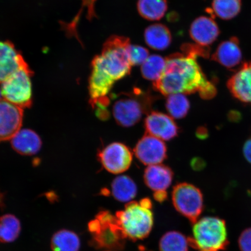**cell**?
I'll list each match as a JSON object with an SVG mask.
<instances>
[{
  "label": "cell",
  "mask_w": 251,
  "mask_h": 251,
  "mask_svg": "<svg viewBox=\"0 0 251 251\" xmlns=\"http://www.w3.org/2000/svg\"><path fill=\"white\" fill-rule=\"evenodd\" d=\"M130 46L127 37L112 36L103 44L101 54L93 59L89 84L93 108L96 103L109 101L108 95L115 83L130 74Z\"/></svg>",
  "instance_id": "6da1fadb"
},
{
  "label": "cell",
  "mask_w": 251,
  "mask_h": 251,
  "mask_svg": "<svg viewBox=\"0 0 251 251\" xmlns=\"http://www.w3.org/2000/svg\"><path fill=\"white\" fill-rule=\"evenodd\" d=\"M197 58L184 53L169 56L161 77L153 82L154 89L165 96L199 92L203 99L213 98L216 94V87L203 73Z\"/></svg>",
  "instance_id": "7a4b0ae2"
},
{
  "label": "cell",
  "mask_w": 251,
  "mask_h": 251,
  "mask_svg": "<svg viewBox=\"0 0 251 251\" xmlns=\"http://www.w3.org/2000/svg\"><path fill=\"white\" fill-rule=\"evenodd\" d=\"M193 237H188V244L199 251H221L229 244L226 224L217 217H205L194 224Z\"/></svg>",
  "instance_id": "3957f363"
},
{
  "label": "cell",
  "mask_w": 251,
  "mask_h": 251,
  "mask_svg": "<svg viewBox=\"0 0 251 251\" xmlns=\"http://www.w3.org/2000/svg\"><path fill=\"white\" fill-rule=\"evenodd\" d=\"M88 226L92 234L90 244L94 247L112 250L124 249L127 238L116 216L108 211L100 212Z\"/></svg>",
  "instance_id": "277c9868"
},
{
  "label": "cell",
  "mask_w": 251,
  "mask_h": 251,
  "mask_svg": "<svg viewBox=\"0 0 251 251\" xmlns=\"http://www.w3.org/2000/svg\"><path fill=\"white\" fill-rule=\"evenodd\" d=\"M153 97L148 92L135 89L125 94L113 106V115L117 123L124 127H130L138 123L144 114L151 108Z\"/></svg>",
  "instance_id": "5b68a950"
},
{
  "label": "cell",
  "mask_w": 251,
  "mask_h": 251,
  "mask_svg": "<svg viewBox=\"0 0 251 251\" xmlns=\"http://www.w3.org/2000/svg\"><path fill=\"white\" fill-rule=\"evenodd\" d=\"M119 224L127 238L133 241L148 237L153 225V213L139 202H128L122 211L116 213Z\"/></svg>",
  "instance_id": "8992f818"
},
{
  "label": "cell",
  "mask_w": 251,
  "mask_h": 251,
  "mask_svg": "<svg viewBox=\"0 0 251 251\" xmlns=\"http://www.w3.org/2000/svg\"><path fill=\"white\" fill-rule=\"evenodd\" d=\"M30 68L21 69L7 78L1 86L3 99L22 109L32 104V86Z\"/></svg>",
  "instance_id": "52a82bcc"
},
{
  "label": "cell",
  "mask_w": 251,
  "mask_h": 251,
  "mask_svg": "<svg viewBox=\"0 0 251 251\" xmlns=\"http://www.w3.org/2000/svg\"><path fill=\"white\" fill-rule=\"evenodd\" d=\"M172 201L175 209L193 224L198 221L203 209L201 191L192 184L176 185L173 190Z\"/></svg>",
  "instance_id": "ba28073f"
},
{
  "label": "cell",
  "mask_w": 251,
  "mask_h": 251,
  "mask_svg": "<svg viewBox=\"0 0 251 251\" xmlns=\"http://www.w3.org/2000/svg\"><path fill=\"white\" fill-rule=\"evenodd\" d=\"M99 159L106 171L114 174L126 171L132 162L133 155L124 144H109L99 153Z\"/></svg>",
  "instance_id": "9c48e42d"
},
{
  "label": "cell",
  "mask_w": 251,
  "mask_h": 251,
  "mask_svg": "<svg viewBox=\"0 0 251 251\" xmlns=\"http://www.w3.org/2000/svg\"><path fill=\"white\" fill-rule=\"evenodd\" d=\"M134 151L141 162L151 166L160 164L164 161L167 149L162 140L147 134L137 143Z\"/></svg>",
  "instance_id": "30bf717a"
},
{
  "label": "cell",
  "mask_w": 251,
  "mask_h": 251,
  "mask_svg": "<svg viewBox=\"0 0 251 251\" xmlns=\"http://www.w3.org/2000/svg\"><path fill=\"white\" fill-rule=\"evenodd\" d=\"M23 109L13 103L0 100V142L11 140L21 130Z\"/></svg>",
  "instance_id": "8fae6325"
},
{
  "label": "cell",
  "mask_w": 251,
  "mask_h": 251,
  "mask_svg": "<svg viewBox=\"0 0 251 251\" xmlns=\"http://www.w3.org/2000/svg\"><path fill=\"white\" fill-rule=\"evenodd\" d=\"M29 67L13 44L0 40V83L4 82L16 72Z\"/></svg>",
  "instance_id": "7c38bea8"
},
{
  "label": "cell",
  "mask_w": 251,
  "mask_h": 251,
  "mask_svg": "<svg viewBox=\"0 0 251 251\" xmlns=\"http://www.w3.org/2000/svg\"><path fill=\"white\" fill-rule=\"evenodd\" d=\"M147 134L163 140H170L177 136L178 128L174 119L159 112H150L145 120Z\"/></svg>",
  "instance_id": "4fadbf2b"
},
{
  "label": "cell",
  "mask_w": 251,
  "mask_h": 251,
  "mask_svg": "<svg viewBox=\"0 0 251 251\" xmlns=\"http://www.w3.org/2000/svg\"><path fill=\"white\" fill-rule=\"evenodd\" d=\"M228 90L239 101L251 103V61L245 63L228 80Z\"/></svg>",
  "instance_id": "5bb4252c"
},
{
  "label": "cell",
  "mask_w": 251,
  "mask_h": 251,
  "mask_svg": "<svg viewBox=\"0 0 251 251\" xmlns=\"http://www.w3.org/2000/svg\"><path fill=\"white\" fill-rule=\"evenodd\" d=\"M190 34L198 45L208 47L211 45L219 34L218 25L213 19L207 17H201L194 20L191 24Z\"/></svg>",
  "instance_id": "9a60e30c"
},
{
  "label": "cell",
  "mask_w": 251,
  "mask_h": 251,
  "mask_svg": "<svg viewBox=\"0 0 251 251\" xmlns=\"http://www.w3.org/2000/svg\"><path fill=\"white\" fill-rule=\"evenodd\" d=\"M174 177L171 169L165 165L149 166L144 172V181L153 191H166L171 186Z\"/></svg>",
  "instance_id": "2e32d148"
},
{
  "label": "cell",
  "mask_w": 251,
  "mask_h": 251,
  "mask_svg": "<svg viewBox=\"0 0 251 251\" xmlns=\"http://www.w3.org/2000/svg\"><path fill=\"white\" fill-rule=\"evenodd\" d=\"M213 60L227 68L239 64L242 59V52L237 38H231L220 45L212 55Z\"/></svg>",
  "instance_id": "e0dca14e"
},
{
  "label": "cell",
  "mask_w": 251,
  "mask_h": 251,
  "mask_svg": "<svg viewBox=\"0 0 251 251\" xmlns=\"http://www.w3.org/2000/svg\"><path fill=\"white\" fill-rule=\"evenodd\" d=\"M11 140L14 150L24 155L35 154L42 147L40 137L29 129L20 130Z\"/></svg>",
  "instance_id": "ac0fdd59"
},
{
  "label": "cell",
  "mask_w": 251,
  "mask_h": 251,
  "mask_svg": "<svg viewBox=\"0 0 251 251\" xmlns=\"http://www.w3.org/2000/svg\"><path fill=\"white\" fill-rule=\"evenodd\" d=\"M144 39L150 48L162 51L171 45L172 35L170 30L165 25L156 24L147 28L144 32Z\"/></svg>",
  "instance_id": "d6986e66"
},
{
  "label": "cell",
  "mask_w": 251,
  "mask_h": 251,
  "mask_svg": "<svg viewBox=\"0 0 251 251\" xmlns=\"http://www.w3.org/2000/svg\"><path fill=\"white\" fill-rule=\"evenodd\" d=\"M139 13L143 18L151 21H159L164 17L168 9L167 0H139Z\"/></svg>",
  "instance_id": "ffe728a7"
},
{
  "label": "cell",
  "mask_w": 251,
  "mask_h": 251,
  "mask_svg": "<svg viewBox=\"0 0 251 251\" xmlns=\"http://www.w3.org/2000/svg\"><path fill=\"white\" fill-rule=\"evenodd\" d=\"M137 192L136 184L127 176H119L112 182V195L119 201L129 202L136 197Z\"/></svg>",
  "instance_id": "44dd1931"
},
{
  "label": "cell",
  "mask_w": 251,
  "mask_h": 251,
  "mask_svg": "<svg viewBox=\"0 0 251 251\" xmlns=\"http://www.w3.org/2000/svg\"><path fill=\"white\" fill-rule=\"evenodd\" d=\"M51 247L52 251H78L80 247V238L73 231L59 230L53 235Z\"/></svg>",
  "instance_id": "7402d4cb"
},
{
  "label": "cell",
  "mask_w": 251,
  "mask_h": 251,
  "mask_svg": "<svg viewBox=\"0 0 251 251\" xmlns=\"http://www.w3.org/2000/svg\"><path fill=\"white\" fill-rule=\"evenodd\" d=\"M21 226L15 216L8 214L0 217V242H13L20 235Z\"/></svg>",
  "instance_id": "603a6c76"
},
{
  "label": "cell",
  "mask_w": 251,
  "mask_h": 251,
  "mask_svg": "<svg viewBox=\"0 0 251 251\" xmlns=\"http://www.w3.org/2000/svg\"><path fill=\"white\" fill-rule=\"evenodd\" d=\"M165 66L166 58L159 55H150L141 65V74L146 79L155 82L161 77Z\"/></svg>",
  "instance_id": "cb8c5ba5"
},
{
  "label": "cell",
  "mask_w": 251,
  "mask_h": 251,
  "mask_svg": "<svg viewBox=\"0 0 251 251\" xmlns=\"http://www.w3.org/2000/svg\"><path fill=\"white\" fill-rule=\"evenodd\" d=\"M188 238L177 231H169L159 241L160 251H188Z\"/></svg>",
  "instance_id": "d4e9b609"
},
{
  "label": "cell",
  "mask_w": 251,
  "mask_h": 251,
  "mask_svg": "<svg viewBox=\"0 0 251 251\" xmlns=\"http://www.w3.org/2000/svg\"><path fill=\"white\" fill-rule=\"evenodd\" d=\"M166 107L172 118L181 119L186 117L190 105L184 94H175L168 96Z\"/></svg>",
  "instance_id": "484cf974"
},
{
  "label": "cell",
  "mask_w": 251,
  "mask_h": 251,
  "mask_svg": "<svg viewBox=\"0 0 251 251\" xmlns=\"http://www.w3.org/2000/svg\"><path fill=\"white\" fill-rule=\"evenodd\" d=\"M241 0H213L212 9L214 14L222 20L233 19L239 14Z\"/></svg>",
  "instance_id": "4316f807"
},
{
  "label": "cell",
  "mask_w": 251,
  "mask_h": 251,
  "mask_svg": "<svg viewBox=\"0 0 251 251\" xmlns=\"http://www.w3.org/2000/svg\"><path fill=\"white\" fill-rule=\"evenodd\" d=\"M129 56L132 66L142 65L149 57L150 53L148 50L142 46L131 45Z\"/></svg>",
  "instance_id": "83f0119b"
},
{
  "label": "cell",
  "mask_w": 251,
  "mask_h": 251,
  "mask_svg": "<svg viewBox=\"0 0 251 251\" xmlns=\"http://www.w3.org/2000/svg\"><path fill=\"white\" fill-rule=\"evenodd\" d=\"M241 251H251V228L246 229L238 239Z\"/></svg>",
  "instance_id": "f1b7e54d"
},
{
  "label": "cell",
  "mask_w": 251,
  "mask_h": 251,
  "mask_svg": "<svg viewBox=\"0 0 251 251\" xmlns=\"http://www.w3.org/2000/svg\"><path fill=\"white\" fill-rule=\"evenodd\" d=\"M243 153L247 161L251 164V136L247 139L243 147Z\"/></svg>",
  "instance_id": "f546056e"
},
{
  "label": "cell",
  "mask_w": 251,
  "mask_h": 251,
  "mask_svg": "<svg viewBox=\"0 0 251 251\" xmlns=\"http://www.w3.org/2000/svg\"><path fill=\"white\" fill-rule=\"evenodd\" d=\"M82 1L84 8L87 7L88 8V12H89V17H93L94 15L93 7L96 0H82Z\"/></svg>",
  "instance_id": "4dcf8cb0"
},
{
  "label": "cell",
  "mask_w": 251,
  "mask_h": 251,
  "mask_svg": "<svg viewBox=\"0 0 251 251\" xmlns=\"http://www.w3.org/2000/svg\"><path fill=\"white\" fill-rule=\"evenodd\" d=\"M153 197L156 201L161 203L167 199L168 194L166 191H155L153 194Z\"/></svg>",
  "instance_id": "1f68e13d"
},
{
  "label": "cell",
  "mask_w": 251,
  "mask_h": 251,
  "mask_svg": "<svg viewBox=\"0 0 251 251\" xmlns=\"http://www.w3.org/2000/svg\"><path fill=\"white\" fill-rule=\"evenodd\" d=\"M140 205L147 209H151L152 204L149 199H144L139 202Z\"/></svg>",
  "instance_id": "d6a6232c"
},
{
  "label": "cell",
  "mask_w": 251,
  "mask_h": 251,
  "mask_svg": "<svg viewBox=\"0 0 251 251\" xmlns=\"http://www.w3.org/2000/svg\"><path fill=\"white\" fill-rule=\"evenodd\" d=\"M197 136L200 139H205L208 136V130L205 127H200L197 131Z\"/></svg>",
  "instance_id": "836d02e7"
},
{
  "label": "cell",
  "mask_w": 251,
  "mask_h": 251,
  "mask_svg": "<svg viewBox=\"0 0 251 251\" xmlns=\"http://www.w3.org/2000/svg\"><path fill=\"white\" fill-rule=\"evenodd\" d=\"M228 118L231 121L237 122L240 120L241 117L239 113L233 111L229 114Z\"/></svg>",
  "instance_id": "e575fe53"
},
{
  "label": "cell",
  "mask_w": 251,
  "mask_h": 251,
  "mask_svg": "<svg viewBox=\"0 0 251 251\" xmlns=\"http://www.w3.org/2000/svg\"><path fill=\"white\" fill-rule=\"evenodd\" d=\"M1 97H2L1 89H0V100H1L2 99Z\"/></svg>",
  "instance_id": "d590c367"
},
{
  "label": "cell",
  "mask_w": 251,
  "mask_h": 251,
  "mask_svg": "<svg viewBox=\"0 0 251 251\" xmlns=\"http://www.w3.org/2000/svg\"><path fill=\"white\" fill-rule=\"evenodd\" d=\"M1 196H0V201H1Z\"/></svg>",
  "instance_id": "8d00e7d4"
}]
</instances>
